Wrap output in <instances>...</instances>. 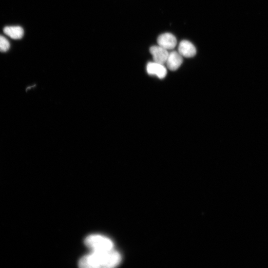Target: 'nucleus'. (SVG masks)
Instances as JSON below:
<instances>
[{
    "mask_svg": "<svg viewBox=\"0 0 268 268\" xmlns=\"http://www.w3.org/2000/svg\"><path fill=\"white\" fill-rule=\"evenodd\" d=\"M10 47L9 41L4 37L0 36V51L7 52Z\"/></svg>",
    "mask_w": 268,
    "mask_h": 268,
    "instance_id": "obj_9",
    "label": "nucleus"
},
{
    "mask_svg": "<svg viewBox=\"0 0 268 268\" xmlns=\"http://www.w3.org/2000/svg\"><path fill=\"white\" fill-rule=\"evenodd\" d=\"M157 41L158 45L168 50L174 49L177 44L176 38L170 33L161 35L157 38Z\"/></svg>",
    "mask_w": 268,
    "mask_h": 268,
    "instance_id": "obj_4",
    "label": "nucleus"
},
{
    "mask_svg": "<svg viewBox=\"0 0 268 268\" xmlns=\"http://www.w3.org/2000/svg\"><path fill=\"white\" fill-rule=\"evenodd\" d=\"M182 62L183 57L178 52L172 51L169 53L166 64L170 70H177L181 66Z\"/></svg>",
    "mask_w": 268,
    "mask_h": 268,
    "instance_id": "obj_7",
    "label": "nucleus"
},
{
    "mask_svg": "<svg viewBox=\"0 0 268 268\" xmlns=\"http://www.w3.org/2000/svg\"><path fill=\"white\" fill-rule=\"evenodd\" d=\"M86 246L92 251H104L114 249V245L109 238L99 234H92L85 240Z\"/></svg>",
    "mask_w": 268,
    "mask_h": 268,
    "instance_id": "obj_2",
    "label": "nucleus"
},
{
    "mask_svg": "<svg viewBox=\"0 0 268 268\" xmlns=\"http://www.w3.org/2000/svg\"><path fill=\"white\" fill-rule=\"evenodd\" d=\"M121 261L120 254L113 249L92 251L79 260L78 265L83 268H111L117 266Z\"/></svg>",
    "mask_w": 268,
    "mask_h": 268,
    "instance_id": "obj_1",
    "label": "nucleus"
},
{
    "mask_svg": "<svg viewBox=\"0 0 268 268\" xmlns=\"http://www.w3.org/2000/svg\"><path fill=\"white\" fill-rule=\"evenodd\" d=\"M147 71L149 75L156 76L160 79L165 78L167 75V70L164 64L155 62L147 64Z\"/></svg>",
    "mask_w": 268,
    "mask_h": 268,
    "instance_id": "obj_5",
    "label": "nucleus"
},
{
    "mask_svg": "<svg viewBox=\"0 0 268 268\" xmlns=\"http://www.w3.org/2000/svg\"><path fill=\"white\" fill-rule=\"evenodd\" d=\"M3 31L7 36L14 39H21L24 35L23 29L19 26H6Z\"/></svg>",
    "mask_w": 268,
    "mask_h": 268,
    "instance_id": "obj_8",
    "label": "nucleus"
},
{
    "mask_svg": "<svg viewBox=\"0 0 268 268\" xmlns=\"http://www.w3.org/2000/svg\"><path fill=\"white\" fill-rule=\"evenodd\" d=\"M150 51L153 62L162 64L166 63L169 55L168 50L158 45L151 47Z\"/></svg>",
    "mask_w": 268,
    "mask_h": 268,
    "instance_id": "obj_3",
    "label": "nucleus"
},
{
    "mask_svg": "<svg viewBox=\"0 0 268 268\" xmlns=\"http://www.w3.org/2000/svg\"><path fill=\"white\" fill-rule=\"evenodd\" d=\"M178 52L182 57L191 58L196 55V49L191 42L184 40L179 43Z\"/></svg>",
    "mask_w": 268,
    "mask_h": 268,
    "instance_id": "obj_6",
    "label": "nucleus"
}]
</instances>
